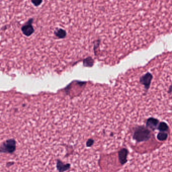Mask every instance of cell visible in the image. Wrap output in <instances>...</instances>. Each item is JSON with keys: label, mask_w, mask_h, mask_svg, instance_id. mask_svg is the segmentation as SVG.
I'll return each mask as SVG.
<instances>
[{"label": "cell", "mask_w": 172, "mask_h": 172, "mask_svg": "<svg viewBox=\"0 0 172 172\" xmlns=\"http://www.w3.org/2000/svg\"><path fill=\"white\" fill-rule=\"evenodd\" d=\"M128 150L126 148H122L120 150L118 153L119 160L120 164L124 165L127 162Z\"/></svg>", "instance_id": "277c9868"}, {"label": "cell", "mask_w": 172, "mask_h": 172, "mask_svg": "<svg viewBox=\"0 0 172 172\" xmlns=\"http://www.w3.org/2000/svg\"><path fill=\"white\" fill-rule=\"evenodd\" d=\"M168 128L169 127H168V125L167 124V123H165V122H163L160 123L159 126H158V129L160 131H162V132L167 131L168 130Z\"/></svg>", "instance_id": "52a82bcc"}, {"label": "cell", "mask_w": 172, "mask_h": 172, "mask_svg": "<svg viewBox=\"0 0 172 172\" xmlns=\"http://www.w3.org/2000/svg\"><path fill=\"white\" fill-rule=\"evenodd\" d=\"M33 20L31 19L28 21V22L24 26H23L21 30L24 35L29 37L34 33L35 29L32 24Z\"/></svg>", "instance_id": "3957f363"}, {"label": "cell", "mask_w": 172, "mask_h": 172, "mask_svg": "<svg viewBox=\"0 0 172 172\" xmlns=\"http://www.w3.org/2000/svg\"><path fill=\"white\" fill-rule=\"evenodd\" d=\"M168 137V134L164 132H161L158 134L157 135V138L160 141H164L167 139Z\"/></svg>", "instance_id": "ba28073f"}, {"label": "cell", "mask_w": 172, "mask_h": 172, "mask_svg": "<svg viewBox=\"0 0 172 172\" xmlns=\"http://www.w3.org/2000/svg\"><path fill=\"white\" fill-rule=\"evenodd\" d=\"M159 124V120L158 119L154 118H150L148 119L146 121V126L152 130H154L156 128V127Z\"/></svg>", "instance_id": "5b68a950"}, {"label": "cell", "mask_w": 172, "mask_h": 172, "mask_svg": "<svg viewBox=\"0 0 172 172\" xmlns=\"http://www.w3.org/2000/svg\"><path fill=\"white\" fill-rule=\"evenodd\" d=\"M150 137V132L144 127H140L136 129L134 134V139L138 142H145Z\"/></svg>", "instance_id": "6da1fadb"}, {"label": "cell", "mask_w": 172, "mask_h": 172, "mask_svg": "<svg viewBox=\"0 0 172 172\" xmlns=\"http://www.w3.org/2000/svg\"><path fill=\"white\" fill-rule=\"evenodd\" d=\"M16 142L13 139L7 140L0 146V152L3 153L12 154L15 151Z\"/></svg>", "instance_id": "7a4b0ae2"}, {"label": "cell", "mask_w": 172, "mask_h": 172, "mask_svg": "<svg viewBox=\"0 0 172 172\" xmlns=\"http://www.w3.org/2000/svg\"><path fill=\"white\" fill-rule=\"evenodd\" d=\"M94 140L92 139H90L88 140L87 143H86V145L87 147H91V146H93V144H94Z\"/></svg>", "instance_id": "9c48e42d"}, {"label": "cell", "mask_w": 172, "mask_h": 172, "mask_svg": "<svg viewBox=\"0 0 172 172\" xmlns=\"http://www.w3.org/2000/svg\"><path fill=\"white\" fill-rule=\"evenodd\" d=\"M71 165L69 164H65L61 161L58 160L57 163V169L59 172H63L69 170L70 168Z\"/></svg>", "instance_id": "8992f818"}]
</instances>
